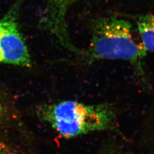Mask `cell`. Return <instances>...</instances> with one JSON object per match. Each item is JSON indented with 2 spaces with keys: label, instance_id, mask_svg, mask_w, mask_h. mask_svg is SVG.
<instances>
[{
  "label": "cell",
  "instance_id": "cell-1",
  "mask_svg": "<svg viewBox=\"0 0 154 154\" xmlns=\"http://www.w3.org/2000/svg\"><path fill=\"white\" fill-rule=\"evenodd\" d=\"M38 111L40 117L66 138L116 128V112L107 104L64 100L43 105Z\"/></svg>",
  "mask_w": 154,
  "mask_h": 154
},
{
  "label": "cell",
  "instance_id": "cell-2",
  "mask_svg": "<svg viewBox=\"0 0 154 154\" xmlns=\"http://www.w3.org/2000/svg\"><path fill=\"white\" fill-rule=\"evenodd\" d=\"M146 54L128 20L106 17L94 22L88 50L90 60L128 61L143 73L142 61Z\"/></svg>",
  "mask_w": 154,
  "mask_h": 154
},
{
  "label": "cell",
  "instance_id": "cell-3",
  "mask_svg": "<svg viewBox=\"0 0 154 154\" xmlns=\"http://www.w3.org/2000/svg\"><path fill=\"white\" fill-rule=\"evenodd\" d=\"M17 5L0 20V63L30 67L32 61L17 22Z\"/></svg>",
  "mask_w": 154,
  "mask_h": 154
},
{
  "label": "cell",
  "instance_id": "cell-4",
  "mask_svg": "<svg viewBox=\"0 0 154 154\" xmlns=\"http://www.w3.org/2000/svg\"><path fill=\"white\" fill-rule=\"evenodd\" d=\"M137 26L146 53L154 52V13L139 17Z\"/></svg>",
  "mask_w": 154,
  "mask_h": 154
},
{
  "label": "cell",
  "instance_id": "cell-5",
  "mask_svg": "<svg viewBox=\"0 0 154 154\" xmlns=\"http://www.w3.org/2000/svg\"><path fill=\"white\" fill-rule=\"evenodd\" d=\"M7 116V109L5 103L0 95V126L5 121Z\"/></svg>",
  "mask_w": 154,
  "mask_h": 154
},
{
  "label": "cell",
  "instance_id": "cell-6",
  "mask_svg": "<svg viewBox=\"0 0 154 154\" xmlns=\"http://www.w3.org/2000/svg\"><path fill=\"white\" fill-rule=\"evenodd\" d=\"M0 154H11L7 144L1 140H0Z\"/></svg>",
  "mask_w": 154,
  "mask_h": 154
},
{
  "label": "cell",
  "instance_id": "cell-7",
  "mask_svg": "<svg viewBox=\"0 0 154 154\" xmlns=\"http://www.w3.org/2000/svg\"><path fill=\"white\" fill-rule=\"evenodd\" d=\"M75 1L77 0H61V4L62 5V8H64V9H66L67 6L71 4Z\"/></svg>",
  "mask_w": 154,
  "mask_h": 154
}]
</instances>
